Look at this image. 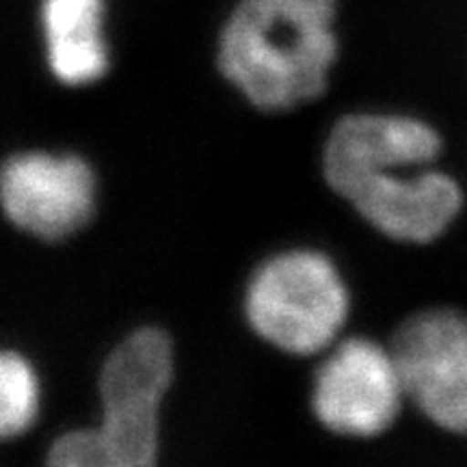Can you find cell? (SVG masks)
<instances>
[{"label": "cell", "mask_w": 467, "mask_h": 467, "mask_svg": "<svg viewBox=\"0 0 467 467\" xmlns=\"http://www.w3.org/2000/svg\"><path fill=\"white\" fill-rule=\"evenodd\" d=\"M337 0H241L219 39V67L262 110H290L327 89L337 57Z\"/></svg>", "instance_id": "cell-1"}, {"label": "cell", "mask_w": 467, "mask_h": 467, "mask_svg": "<svg viewBox=\"0 0 467 467\" xmlns=\"http://www.w3.org/2000/svg\"><path fill=\"white\" fill-rule=\"evenodd\" d=\"M173 379V348L161 329H137L102 366V424L50 446L57 467H150L159 457V411Z\"/></svg>", "instance_id": "cell-2"}, {"label": "cell", "mask_w": 467, "mask_h": 467, "mask_svg": "<svg viewBox=\"0 0 467 467\" xmlns=\"http://www.w3.org/2000/svg\"><path fill=\"white\" fill-rule=\"evenodd\" d=\"M244 312L251 329L290 355L329 347L348 318V290L325 254L292 249L266 260L251 277Z\"/></svg>", "instance_id": "cell-3"}, {"label": "cell", "mask_w": 467, "mask_h": 467, "mask_svg": "<svg viewBox=\"0 0 467 467\" xmlns=\"http://www.w3.org/2000/svg\"><path fill=\"white\" fill-rule=\"evenodd\" d=\"M392 353L407 399L440 429L467 435V314H413L394 334Z\"/></svg>", "instance_id": "cell-4"}, {"label": "cell", "mask_w": 467, "mask_h": 467, "mask_svg": "<svg viewBox=\"0 0 467 467\" xmlns=\"http://www.w3.org/2000/svg\"><path fill=\"white\" fill-rule=\"evenodd\" d=\"M96 175L74 154L28 150L0 162V213L39 241H63L89 223Z\"/></svg>", "instance_id": "cell-5"}, {"label": "cell", "mask_w": 467, "mask_h": 467, "mask_svg": "<svg viewBox=\"0 0 467 467\" xmlns=\"http://www.w3.org/2000/svg\"><path fill=\"white\" fill-rule=\"evenodd\" d=\"M405 399L392 347L348 337L318 368L312 407L337 435L377 437L396 422Z\"/></svg>", "instance_id": "cell-6"}, {"label": "cell", "mask_w": 467, "mask_h": 467, "mask_svg": "<svg viewBox=\"0 0 467 467\" xmlns=\"http://www.w3.org/2000/svg\"><path fill=\"white\" fill-rule=\"evenodd\" d=\"M377 169L348 180L336 192L368 223L399 243H433L463 210V189L441 171L400 173Z\"/></svg>", "instance_id": "cell-7"}, {"label": "cell", "mask_w": 467, "mask_h": 467, "mask_svg": "<svg viewBox=\"0 0 467 467\" xmlns=\"http://www.w3.org/2000/svg\"><path fill=\"white\" fill-rule=\"evenodd\" d=\"M441 137L433 126L407 115H348L325 145L323 169L334 191L377 169H413L437 161Z\"/></svg>", "instance_id": "cell-8"}, {"label": "cell", "mask_w": 467, "mask_h": 467, "mask_svg": "<svg viewBox=\"0 0 467 467\" xmlns=\"http://www.w3.org/2000/svg\"><path fill=\"white\" fill-rule=\"evenodd\" d=\"M104 0H42L39 25L46 61L58 83L83 87L100 80L109 69L104 39Z\"/></svg>", "instance_id": "cell-9"}, {"label": "cell", "mask_w": 467, "mask_h": 467, "mask_svg": "<svg viewBox=\"0 0 467 467\" xmlns=\"http://www.w3.org/2000/svg\"><path fill=\"white\" fill-rule=\"evenodd\" d=\"M42 385L31 359L0 347V441L26 435L37 422Z\"/></svg>", "instance_id": "cell-10"}]
</instances>
